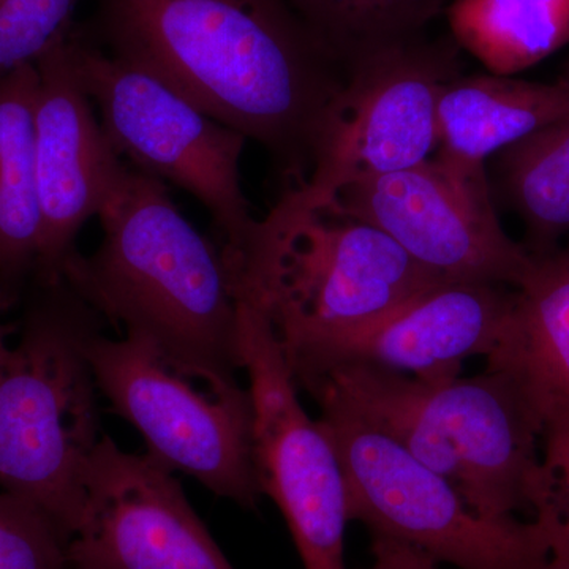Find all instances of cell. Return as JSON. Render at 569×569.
Wrapping results in <instances>:
<instances>
[{
  "label": "cell",
  "mask_w": 569,
  "mask_h": 569,
  "mask_svg": "<svg viewBox=\"0 0 569 569\" xmlns=\"http://www.w3.org/2000/svg\"><path fill=\"white\" fill-rule=\"evenodd\" d=\"M67 44L116 153L142 173L192 194L212 217L217 241L227 249L241 246L257 222L241 181L244 134L149 71L112 58L78 22Z\"/></svg>",
  "instance_id": "cell-7"
},
{
  "label": "cell",
  "mask_w": 569,
  "mask_h": 569,
  "mask_svg": "<svg viewBox=\"0 0 569 569\" xmlns=\"http://www.w3.org/2000/svg\"><path fill=\"white\" fill-rule=\"evenodd\" d=\"M459 50L452 37L429 41L419 33L351 62L318 130L309 176L296 187L328 200L351 183L432 159L438 102L462 74Z\"/></svg>",
  "instance_id": "cell-8"
},
{
  "label": "cell",
  "mask_w": 569,
  "mask_h": 569,
  "mask_svg": "<svg viewBox=\"0 0 569 569\" xmlns=\"http://www.w3.org/2000/svg\"><path fill=\"white\" fill-rule=\"evenodd\" d=\"M328 200L372 223L443 280L519 288L535 266V254L501 227L486 170L433 156L408 170L351 183Z\"/></svg>",
  "instance_id": "cell-11"
},
{
  "label": "cell",
  "mask_w": 569,
  "mask_h": 569,
  "mask_svg": "<svg viewBox=\"0 0 569 569\" xmlns=\"http://www.w3.org/2000/svg\"><path fill=\"white\" fill-rule=\"evenodd\" d=\"M82 0H0V78L66 40Z\"/></svg>",
  "instance_id": "cell-21"
},
{
  "label": "cell",
  "mask_w": 569,
  "mask_h": 569,
  "mask_svg": "<svg viewBox=\"0 0 569 569\" xmlns=\"http://www.w3.org/2000/svg\"><path fill=\"white\" fill-rule=\"evenodd\" d=\"M67 39L36 62V164L43 230L33 282L39 283L62 279L82 227L99 217L127 170L82 89Z\"/></svg>",
  "instance_id": "cell-13"
},
{
  "label": "cell",
  "mask_w": 569,
  "mask_h": 569,
  "mask_svg": "<svg viewBox=\"0 0 569 569\" xmlns=\"http://www.w3.org/2000/svg\"><path fill=\"white\" fill-rule=\"evenodd\" d=\"M97 388L141 433L152 459L197 479L216 496L254 509L263 497L246 395H216L171 369L141 339L100 332L89 347Z\"/></svg>",
  "instance_id": "cell-9"
},
{
  "label": "cell",
  "mask_w": 569,
  "mask_h": 569,
  "mask_svg": "<svg viewBox=\"0 0 569 569\" xmlns=\"http://www.w3.org/2000/svg\"><path fill=\"white\" fill-rule=\"evenodd\" d=\"M342 463L350 519L459 569H545L553 516L489 518L395 438L328 388L307 392Z\"/></svg>",
  "instance_id": "cell-6"
},
{
  "label": "cell",
  "mask_w": 569,
  "mask_h": 569,
  "mask_svg": "<svg viewBox=\"0 0 569 569\" xmlns=\"http://www.w3.org/2000/svg\"><path fill=\"white\" fill-rule=\"evenodd\" d=\"M81 32L260 142L287 189L306 181L346 70L288 0H93Z\"/></svg>",
  "instance_id": "cell-1"
},
{
  "label": "cell",
  "mask_w": 569,
  "mask_h": 569,
  "mask_svg": "<svg viewBox=\"0 0 569 569\" xmlns=\"http://www.w3.org/2000/svg\"><path fill=\"white\" fill-rule=\"evenodd\" d=\"M561 515L557 512L553 516L552 529H553V545L552 556H550L549 563L546 565L545 569H569V545L565 539L563 533L560 530Z\"/></svg>",
  "instance_id": "cell-25"
},
{
  "label": "cell",
  "mask_w": 569,
  "mask_h": 569,
  "mask_svg": "<svg viewBox=\"0 0 569 569\" xmlns=\"http://www.w3.org/2000/svg\"><path fill=\"white\" fill-rule=\"evenodd\" d=\"M372 567L369 569H440V563L426 552L388 537H370Z\"/></svg>",
  "instance_id": "cell-24"
},
{
  "label": "cell",
  "mask_w": 569,
  "mask_h": 569,
  "mask_svg": "<svg viewBox=\"0 0 569 569\" xmlns=\"http://www.w3.org/2000/svg\"><path fill=\"white\" fill-rule=\"evenodd\" d=\"M7 332L9 331H7L6 326L0 325V372H2L3 365H6L7 358H9L10 348L6 342Z\"/></svg>",
  "instance_id": "cell-26"
},
{
  "label": "cell",
  "mask_w": 569,
  "mask_h": 569,
  "mask_svg": "<svg viewBox=\"0 0 569 569\" xmlns=\"http://www.w3.org/2000/svg\"><path fill=\"white\" fill-rule=\"evenodd\" d=\"M223 252L236 295L263 313L295 381L340 340L447 282L372 223L299 187Z\"/></svg>",
  "instance_id": "cell-3"
},
{
  "label": "cell",
  "mask_w": 569,
  "mask_h": 569,
  "mask_svg": "<svg viewBox=\"0 0 569 569\" xmlns=\"http://www.w3.org/2000/svg\"><path fill=\"white\" fill-rule=\"evenodd\" d=\"M565 119L567 81L545 84L503 74H459L438 102L436 157L466 170H486L489 157Z\"/></svg>",
  "instance_id": "cell-15"
},
{
  "label": "cell",
  "mask_w": 569,
  "mask_h": 569,
  "mask_svg": "<svg viewBox=\"0 0 569 569\" xmlns=\"http://www.w3.org/2000/svg\"><path fill=\"white\" fill-rule=\"evenodd\" d=\"M70 541L32 501L0 492V569H71Z\"/></svg>",
  "instance_id": "cell-22"
},
{
  "label": "cell",
  "mask_w": 569,
  "mask_h": 569,
  "mask_svg": "<svg viewBox=\"0 0 569 569\" xmlns=\"http://www.w3.org/2000/svg\"><path fill=\"white\" fill-rule=\"evenodd\" d=\"M236 298L263 496L282 511L305 569H347L350 508L332 438L302 407L301 391L263 313L242 296Z\"/></svg>",
  "instance_id": "cell-10"
},
{
  "label": "cell",
  "mask_w": 569,
  "mask_h": 569,
  "mask_svg": "<svg viewBox=\"0 0 569 569\" xmlns=\"http://www.w3.org/2000/svg\"><path fill=\"white\" fill-rule=\"evenodd\" d=\"M518 305V288L447 280L426 288L376 323L348 336L296 380L299 391L335 367L359 365L443 383L475 356L489 358Z\"/></svg>",
  "instance_id": "cell-14"
},
{
  "label": "cell",
  "mask_w": 569,
  "mask_h": 569,
  "mask_svg": "<svg viewBox=\"0 0 569 569\" xmlns=\"http://www.w3.org/2000/svg\"><path fill=\"white\" fill-rule=\"evenodd\" d=\"M99 220V247L74 250L63 279L176 372L216 395H246L238 298L222 244L182 216L167 183L130 164Z\"/></svg>",
  "instance_id": "cell-2"
},
{
  "label": "cell",
  "mask_w": 569,
  "mask_h": 569,
  "mask_svg": "<svg viewBox=\"0 0 569 569\" xmlns=\"http://www.w3.org/2000/svg\"><path fill=\"white\" fill-rule=\"evenodd\" d=\"M563 81L569 82V62H568V66H567V73H565V77H563Z\"/></svg>",
  "instance_id": "cell-27"
},
{
  "label": "cell",
  "mask_w": 569,
  "mask_h": 569,
  "mask_svg": "<svg viewBox=\"0 0 569 569\" xmlns=\"http://www.w3.org/2000/svg\"><path fill=\"white\" fill-rule=\"evenodd\" d=\"M447 17L459 48L503 77L569 43V0H451Z\"/></svg>",
  "instance_id": "cell-18"
},
{
  "label": "cell",
  "mask_w": 569,
  "mask_h": 569,
  "mask_svg": "<svg viewBox=\"0 0 569 569\" xmlns=\"http://www.w3.org/2000/svg\"><path fill=\"white\" fill-rule=\"evenodd\" d=\"M39 84L36 63L0 78V312L21 305L39 268L43 230L36 164Z\"/></svg>",
  "instance_id": "cell-16"
},
{
  "label": "cell",
  "mask_w": 569,
  "mask_h": 569,
  "mask_svg": "<svg viewBox=\"0 0 569 569\" xmlns=\"http://www.w3.org/2000/svg\"><path fill=\"white\" fill-rule=\"evenodd\" d=\"M328 388L448 479L489 518H518L557 505L541 456L542 417L527 389L500 370L425 383L373 367L328 370L302 391Z\"/></svg>",
  "instance_id": "cell-4"
},
{
  "label": "cell",
  "mask_w": 569,
  "mask_h": 569,
  "mask_svg": "<svg viewBox=\"0 0 569 569\" xmlns=\"http://www.w3.org/2000/svg\"><path fill=\"white\" fill-rule=\"evenodd\" d=\"M497 173L501 193L529 231V252L557 249V239L569 233V119L498 152Z\"/></svg>",
  "instance_id": "cell-19"
},
{
  "label": "cell",
  "mask_w": 569,
  "mask_h": 569,
  "mask_svg": "<svg viewBox=\"0 0 569 569\" xmlns=\"http://www.w3.org/2000/svg\"><path fill=\"white\" fill-rule=\"evenodd\" d=\"M21 305L20 340L0 372V488L73 538L86 466L103 437L89 347L104 320L63 277L33 282Z\"/></svg>",
  "instance_id": "cell-5"
},
{
  "label": "cell",
  "mask_w": 569,
  "mask_h": 569,
  "mask_svg": "<svg viewBox=\"0 0 569 569\" xmlns=\"http://www.w3.org/2000/svg\"><path fill=\"white\" fill-rule=\"evenodd\" d=\"M71 569H234L170 468L103 436L82 478Z\"/></svg>",
  "instance_id": "cell-12"
},
{
  "label": "cell",
  "mask_w": 569,
  "mask_h": 569,
  "mask_svg": "<svg viewBox=\"0 0 569 569\" xmlns=\"http://www.w3.org/2000/svg\"><path fill=\"white\" fill-rule=\"evenodd\" d=\"M343 70L378 48L411 39L451 0H288Z\"/></svg>",
  "instance_id": "cell-20"
},
{
  "label": "cell",
  "mask_w": 569,
  "mask_h": 569,
  "mask_svg": "<svg viewBox=\"0 0 569 569\" xmlns=\"http://www.w3.org/2000/svg\"><path fill=\"white\" fill-rule=\"evenodd\" d=\"M486 369L515 378L541 411L552 402L569 403V249L535 254Z\"/></svg>",
  "instance_id": "cell-17"
},
{
  "label": "cell",
  "mask_w": 569,
  "mask_h": 569,
  "mask_svg": "<svg viewBox=\"0 0 569 569\" xmlns=\"http://www.w3.org/2000/svg\"><path fill=\"white\" fill-rule=\"evenodd\" d=\"M542 459L556 482L560 530L569 545V403H549L542 410Z\"/></svg>",
  "instance_id": "cell-23"
}]
</instances>
